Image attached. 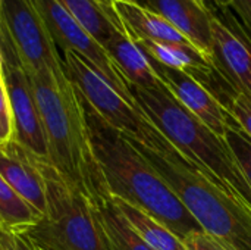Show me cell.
Returning <instances> with one entry per match:
<instances>
[{"label": "cell", "instance_id": "obj_1", "mask_svg": "<svg viewBox=\"0 0 251 250\" xmlns=\"http://www.w3.org/2000/svg\"><path fill=\"white\" fill-rule=\"evenodd\" d=\"M28 75L46 133L50 165L91 203L100 205L110 194L94 153L79 90L65 69Z\"/></svg>", "mask_w": 251, "mask_h": 250}, {"label": "cell", "instance_id": "obj_2", "mask_svg": "<svg viewBox=\"0 0 251 250\" xmlns=\"http://www.w3.org/2000/svg\"><path fill=\"white\" fill-rule=\"evenodd\" d=\"M84 105L94 153L109 194L149 212L181 240L193 231H200L194 217L150 161L128 137L100 119L85 100Z\"/></svg>", "mask_w": 251, "mask_h": 250}, {"label": "cell", "instance_id": "obj_3", "mask_svg": "<svg viewBox=\"0 0 251 250\" xmlns=\"http://www.w3.org/2000/svg\"><path fill=\"white\" fill-rule=\"evenodd\" d=\"M131 143L172 187L203 231L228 249L251 250L250 208L219 189L166 136L156 149Z\"/></svg>", "mask_w": 251, "mask_h": 250}, {"label": "cell", "instance_id": "obj_4", "mask_svg": "<svg viewBox=\"0 0 251 250\" xmlns=\"http://www.w3.org/2000/svg\"><path fill=\"white\" fill-rule=\"evenodd\" d=\"M131 93L176 149L218 187L251 209V186L225 139L191 115L165 85L151 90L131 87Z\"/></svg>", "mask_w": 251, "mask_h": 250}, {"label": "cell", "instance_id": "obj_5", "mask_svg": "<svg viewBox=\"0 0 251 250\" xmlns=\"http://www.w3.org/2000/svg\"><path fill=\"white\" fill-rule=\"evenodd\" d=\"M47 212L26 234L43 250H112L97 205L75 190L50 164H41Z\"/></svg>", "mask_w": 251, "mask_h": 250}, {"label": "cell", "instance_id": "obj_6", "mask_svg": "<svg viewBox=\"0 0 251 250\" xmlns=\"http://www.w3.org/2000/svg\"><path fill=\"white\" fill-rule=\"evenodd\" d=\"M63 66L68 78L79 90L91 111L122 136L156 149L165 134L144 113L112 87L84 57L72 50H62Z\"/></svg>", "mask_w": 251, "mask_h": 250}, {"label": "cell", "instance_id": "obj_7", "mask_svg": "<svg viewBox=\"0 0 251 250\" xmlns=\"http://www.w3.org/2000/svg\"><path fill=\"white\" fill-rule=\"evenodd\" d=\"M4 41L21 66L34 74L38 71H62L63 59L35 0H1Z\"/></svg>", "mask_w": 251, "mask_h": 250}, {"label": "cell", "instance_id": "obj_8", "mask_svg": "<svg viewBox=\"0 0 251 250\" xmlns=\"http://www.w3.org/2000/svg\"><path fill=\"white\" fill-rule=\"evenodd\" d=\"M40 12L51 32L56 46L62 50H72L84 57L112 87H115L128 102L137 106L131 93V85L112 60L106 49L97 43L82 25L57 0H35Z\"/></svg>", "mask_w": 251, "mask_h": 250}, {"label": "cell", "instance_id": "obj_9", "mask_svg": "<svg viewBox=\"0 0 251 250\" xmlns=\"http://www.w3.org/2000/svg\"><path fill=\"white\" fill-rule=\"evenodd\" d=\"M0 53L3 60V77L13 112L15 140L40 162L50 164L46 133L29 75L21 66L9 43L0 46Z\"/></svg>", "mask_w": 251, "mask_h": 250}, {"label": "cell", "instance_id": "obj_10", "mask_svg": "<svg viewBox=\"0 0 251 250\" xmlns=\"http://www.w3.org/2000/svg\"><path fill=\"white\" fill-rule=\"evenodd\" d=\"M212 62L235 90L251 96V41L238 22L212 13Z\"/></svg>", "mask_w": 251, "mask_h": 250}, {"label": "cell", "instance_id": "obj_11", "mask_svg": "<svg viewBox=\"0 0 251 250\" xmlns=\"http://www.w3.org/2000/svg\"><path fill=\"white\" fill-rule=\"evenodd\" d=\"M150 60L169 93L207 128H210L219 137L225 139L229 113L213 96V93L193 75L157 63L151 57Z\"/></svg>", "mask_w": 251, "mask_h": 250}, {"label": "cell", "instance_id": "obj_12", "mask_svg": "<svg viewBox=\"0 0 251 250\" xmlns=\"http://www.w3.org/2000/svg\"><path fill=\"white\" fill-rule=\"evenodd\" d=\"M41 164L16 140L0 146V175L41 217L47 212L46 180Z\"/></svg>", "mask_w": 251, "mask_h": 250}, {"label": "cell", "instance_id": "obj_13", "mask_svg": "<svg viewBox=\"0 0 251 250\" xmlns=\"http://www.w3.org/2000/svg\"><path fill=\"white\" fill-rule=\"evenodd\" d=\"M165 18L197 50L212 60V13L196 0H134ZM213 63V62H212Z\"/></svg>", "mask_w": 251, "mask_h": 250}, {"label": "cell", "instance_id": "obj_14", "mask_svg": "<svg viewBox=\"0 0 251 250\" xmlns=\"http://www.w3.org/2000/svg\"><path fill=\"white\" fill-rule=\"evenodd\" d=\"M112 7L122 25V29L134 41L150 40L159 43L191 44L165 18L137 1L112 0Z\"/></svg>", "mask_w": 251, "mask_h": 250}, {"label": "cell", "instance_id": "obj_15", "mask_svg": "<svg viewBox=\"0 0 251 250\" xmlns=\"http://www.w3.org/2000/svg\"><path fill=\"white\" fill-rule=\"evenodd\" d=\"M104 49L131 87L151 90L165 85L154 71L150 57L124 31L115 32Z\"/></svg>", "mask_w": 251, "mask_h": 250}, {"label": "cell", "instance_id": "obj_16", "mask_svg": "<svg viewBox=\"0 0 251 250\" xmlns=\"http://www.w3.org/2000/svg\"><path fill=\"white\" fill-rule=\"evenodd\" d=\"M57 1L103 47L115 32L124 31L112 7V3H106L103 0H57Z\"/></svg>", "mask_w": 251, "mask_h": 250}, {"label": "cell", "instance_id": "obj_17", "mask_svg": "<svg viewBox=\"0 0 251 250\" xmlns=\"http://www.w3.org/2000/svg\"><path fill=\"white\" fill-rule=\"evenodd\" d=\"M115 206L121 211L126 222L134 228V231L153 250H187L182 240L175 236L166 225L156 220L149 212L141 208L125 202L118 197H112Z\"/></svg>", "mask_w": 251, "mask_h": 250}, {"label": "cell", "instance_id": "obj_18", "mask_svg": "<svg viewBox=\"0 0 251 250\" xmlns=\"http://www.w3.org/2000/svg\"><path fill=\"white\" fill-rule=\"evenodd\" d=\"M43 217L0 175V230L6 234L31 231Z\"/></svg>", "mask_w": 251, "mask_h": 250}, {"label": "cell", "instance_id": "obj_19", "mask_svg": "<svg viewBox=\"0 0 251 250\" xmlns=\"http://www.w3.org/2000/svg\"><path fill=\"white\" fill-rule=\"evenodd\" d=\"M99 218L112 250H153L126 222L112 199L97 205Z\"/></svg>", "mask_w": 251, "mask_h": 250}, {"label": "cell", "instance_id": "obj_20", "mask_svg": "<svg viewBox=\"0 0 251 250\" xmlns=\"http://www.w3.org/2000/svg\"><path fill=\"white\" fill-rule=\"evenodd\" d=\"M225 140L229 144L237 162L241 167V171L244 172L249 184L251 186V139L231 115L228 119Z\"/></svg>", "mask_w": 251, "mask_h": 250}, {"label": "cell", "instance_id": "obj_21", "mask_svg": "<svg viewBox=\"0 0 251 250\" xmlns=\"http://www.w3.org/2000/svg\"><path fill=\"white\" fill-rule=\"evenodd\" d=\"M15 140V121L4 77L0 75V146Z\"/></svg>", "mask_w": 251, "mask_h": 250}, {"label": "cell", "instance_id": "obj_22", "mask_svg": "<svg viewBox=\"0 0 251 250\" xmlns=\"http://www.w3.org/2000/svg\"><path fill=\"white\" fill-rule=\"evenodd\" d=\"M226 112L237 121V124L247 133L251 139V96L235 91L228 105L225 106Z\"/></svg>", "mask_w": 251, "mask_h": 250}, {"label": "cell", "instance_id": "obj_23", "mask_svg": "<svg viewBox=\"0 0 251 250\" xmlns=\"http://www.w3.org/2000/svg\"><path fill=\"white\" fill-rule=\"evenodd\" d=\"M182 243L185 245L187 250H231L203 230L190 233L182 240Z\"/></svg>", "mask_w": 251, "mask_h": 250}, {"label": "cell", "instance_id": "obj_24", "mask_svg": "<svg viewBox=\"0 0 251 250\" xmlns=\"http://www.w3.org/2000/svg\"><path fill=\"white\" fill-rule=\"evenodd\" d=\"M229 10L238 18V25L251 41V0H229Z\"/></svg>", "mask_w": 251, "mask_h": 250}, {"label": "cell", "instance_id": "obj_25", "mask_svg": "<svg viewBox=\"0 0 251 250\" xmlns=\"http://www.w3.org/2000/svg\"><path fill=\"white\" fill-rule=\"evenodd\" d=\"M12 237V243L15 250H43L26 233H21V234H10Z\"/></svg>", "mask_w": 251, "mask_h": 250}, {"label": "cell", "instance_id": "obj_26", "mask_svg": "<svg viewBox=\"0 0 251 250\" xmlns=\"http://www.w3.org/2000/svg\"><path fill=\"white\" fill-rule=\"evenodd\" d=\"M209 13H216L229 7V0H196Z\"/></svg>", "mask_w": 251, "mask_h": 250}, {"label": "cell", "instance_id": "obj_27", "mask_svg": "<svg viewBox=\"0 0 251 250\" xmlns=\"http://www.w3.org/2000/svg\"><path fill=\"white\" fill-rule=\"evenodd\" d=\"M0 250H15L10 234L3 233V234L0 236Z\"/></svg>", "mask_w": 251, "mask_h": 250}, {"label": "cell", "instance_id": "obj_28", "mask_svg": "<svg viewBox=\"0 0 251 250\" xmlns=\"http://www.w3.org/2000/svg\"><path fill=\"white\" fill-rule=\"evenodd\" d=\"M4 41V31H3V22H1V0H0V43Z\"/></svg>", "mask_w": 251, "mask_h": 250}, {"label": "cell", "instance_id": "obj_29", "mask_svg": "<svg viewBox=\"0 0 251 250\" xmlns=\"http://www.w3.org/2000/svg\"><path fill=\"white\" fill-rule=\"evenodd\" d=\"M0 75H3V60H1V53H0Z\"/></svg>", "mask_w": 251, "mask_h": 250}, {"label": "cell", "instance_id": "obj_30", "mask_svg": "<svg viewBox=\"0 0 251 250\" xmlns=\"http://www.w3.org/2000/svg\"><path fill=\"white\" fill-rule=\"evenodd\" d=\"M1 234H3V233H1V230H0V236H1Z\"/></svg>", "mask_w": 251, "mask_h": 250}, {"label": "cell", "instance_id": "obj_31", "mask_svg": "<svg viewBox=\"0 0 251 250\" xmlns=\"http://www.w3.org/2000/svg\"><path fill=\"white\" fill-rule=\"evenodd\" d=\"M132 1H134V0H132Z\"/></svg>", "mask_w": 251, "mask_h": 250}]
</instances>
